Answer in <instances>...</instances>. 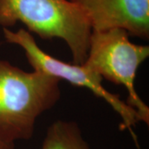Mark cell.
<instances>
[{"label":"cell","instance_id":"6da1fadb","mask_svg":"<svg viewBox=\"0 0 149 149\" xmlns=\"http://www.w3.org/2000/svg\"><path fill=\"white\" fill-rule=\"evenodd\" d=\"M60 81L0 59V139L13 143L32 139L37 118L61 99Z\"/></svg>","mask_w":149,"mask_h":149},{"label":"cell","instance_id":"7a4b0ae2","mask_svg":"<svg viewBox=\"0 0 149 149\" xmlns=\"http://www.w3.org/2000/svg\"><path fill=\"white\" fill-rule=\"evenodd\" d=\"M17 22L44 40H63L74 64L87 58L92 28L83 11L70 0H0V26L8 28Z\"/></svg>","mask_w":149,"mask_h":149},{"label":"cell","instance_id":"3957f363","mask_svg":"<svg viewBox=\"0 0 149 149\" xmlns=\"http://www.w3.org/2000/svg\"><path fill=\"white\" fill-rule=\"evenodd\" d=\"M149 56V47L134 44L129 34L121 28L92 30L87 58L83 63L89 70L128 91L126 103L135 109L140 122L149 123V107L135 88L139 66Z\"/></svg>","mask_w":149,"mask_h":149},{"label":"cell","instance_id":"277c9868","mask_svg":"<svg viewBox=\"0 0 149 149\" xmlns=\"http://www.w3.org/2000/svg\"><path fill=\"white\" fill-rule=\"evenodd\" d=\"M3 32L7 42L17 45L24 51L27 61L35 70L45 72L61 80H66L75 86L85 87L98 98L106 101L122 118V128L132 131V127L140 122L135 109L121 100L119 95L108 91L103 86V78L100 74L91 71L83 64L65 62L45 52L37 45L32 33L24 28H20L17 32L3 28Z\"/></svg>","mask_w":149,"mask_h":149},{"label":"cell","instance_id":"5b68a950","mask_svg":"<svg viewBox=\"0 0 149 149\" xmlns=\"http://www.w3.org/2000/svg\"><path fill=\"white\" fill-rule=\"evenodd\" d=\"M87 17L94 31L125 30L129 36L149 38V0H70Z\"/></svg>","mask_w":149,"mask_h":149},{"label":"cell","instance_id":"8992f818","mask_svg":"<svg viewBox=\"0 0 149 149\" xmlns=\"http://www.w3.org/2000/svg\"><path fill=\"white\" fill-rule=\"evenodd\" d=\"M41 149H91L74 121L57 120L47 130Z\"/></svg>","mask_w":149,"mask_h":149},{"label":"cell","instance_id":"52a82bcc","mask_svg":"<svg viewBox=\"0 0 149 149\" xmlns=\"http://www.w3.org/2000/svg\"><path fill=\"white\" fill-rule=\"evenodd\" d=\"M0 149H16L15 143L5 142L0 139Z\"/></svg>","mask_w":149,"mask_h":149}]
</instances>
